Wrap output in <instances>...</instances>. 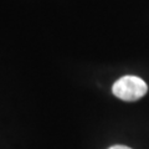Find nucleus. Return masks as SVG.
Returning <instances> with one entry per match:
<instances>
[{
    "label": "nucleus",
    "mask_w": 149,
    "mask_h": 149,
    "mask_svg": "<svg viewBox=\"0 0 149 149\" xmlns=\"http://www.w3.org/2000/svg\"><path fill=\"white\" fill-rule=\"evenodd\" d=\"M112 92L119 100L133 102L146 96V93L148 92V86L141 77L128 74V76L120 77L113 83Z\"/></svg>",
    "instance_id": "nucleus-1"
},
{
    "label": "nucleus",
    "mask_w": 149,
    "mask_h": 149,
    "mask_svg": "<svg viewBox=\"0 0 149 149\" xmlns=\"http://www.w3.org/2000/svg\"><path fill=\"white\" fill-rule=\"evenodd\" d=\"M108 149H132V148L125 147V146H112V147L108 148Z\"/></svg>",
    "instance_id": "nucleus-2"
}]
</instances>
